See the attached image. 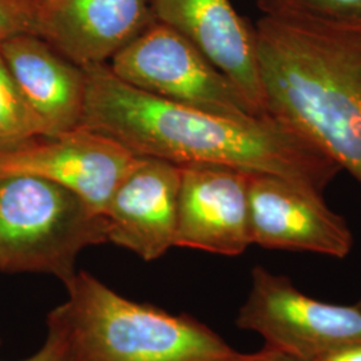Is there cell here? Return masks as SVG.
Segmentation results:
<instances>
[{
	"mask_svg": "<svg viewBox=\"0 0 361 361\" xmlns=\"http://www.w3.org/2000/svg\"><path fill=\"white\" fill-rule=\"evenodd\" d=\"M154 22L152 0H39V37L79 67L106 63Z\"/></svg>",
	"mask_w": 361,
	"mask_h": 361,
	"instance_id": "10",
	"label": "cell"
},
{
	"mask_svg": "<svg viewBox=\"0 0 361 361\" xmlns=\"http://www.w3.org/2000/svg\"><path fill=\"white\" fill-rule=\"evenodd\" d=\"M180 168L174 246L234 257L252 245L247 178L243 169L195 164Z\"/></svg>",
	"mask_w": 361,
	"mask_h": 361,
	"instance_id": "9",
	"label": "cell"
},
{
	"mask_svg": "<svg viewBox=\"0 0 361 361\" xmlns=\"http://www.w3.org/2000/svg\"><path fill=\"white\" fill-rule=\"evenodd\" d=\"M155 20L192 42L232 80L259 116H268L258 68L256 30L231 0H152Z\"/></svg>",
	"mask_w": 361,
	"mask_h": 361,
	"instance_id": "11",
	"label": "cell"
},
{
	"mask_svg": "<svg viewBox=\"0 0 361 361\" xmlns=\"http://www.w3.org/2000/svg\"><path fill=\"white\" fill-rule=\"evenodd\" d=\"M255 30L267 114L361 185V30L293 15H264Z\"/></svg>",
	"mask_w": 361,
	"mask_h": 361,
	"instance_id": "2",
	"label": "cell"
},
{
	"mask_svg": "<svg viewBox=\"0 0 361 361\" xmlns=\"http://www.w3.org/2000/svg\"><path fill=\"white\" fill-rule=\"evenodd\" d=\"M264 15H293L361 30V0H258Z\"/></svg>",
	"mask_w": 361,
	"mask_h": 361,
	"instance_id": "15",
	"label": "cell"
},
{
	"mask_svg": "<svg viewBox=\"0 0 361 361\" xmlns=\"http://www.w3.org/2000/svg\"><path fill=\"white\" fill-rule=\"evenodd\" d=\"M317 361H361V344H352L335 349Z\"/></svg>",
	"mask_w": 361,
	"mask_h": 361,
	"instance_id": "19",
	"label": "cell"
},
{
	"mask_svg": "<svg viewBox=\"0 0 361 361\" xmlns=\"http://www.w3.org/2000/svg\"><path fill=\"white\" fill-rule=\"evenodd\" d=\"M237 325L256 332L265 345L302 360L361 344V310L319 301L300 292L281 274L256 267L252 286L237 316Z\"/></svg>",
	"mask_w": 361,
	"mask_h": 361,
	"instance_id": "6",
	"label": "cell"
},
{
	"mask_svg": "<svg viewBox=\"0 0 361 361\" xmlns=\"http://www.w3.org/2000/svg\"><path fill=\"white\" fill-rule=\"evenodd\" d=\"M106 243V217L77 194L35 176H0V271L46 273L67 284L79 253Z\"/></svg>",
	"mask_w": 361,
	"mask_h": 361,
	"instance_id": "4",
	"label": "cell"
},
{
	"mask_svg": "<svg viewBox=\"0 0 361 361\" xmlns=\"http://www.w3.org/2000/svg\"><path fill=\"white\" fill-rule=\"evenodd\" d=\"M140 158L114 138L79 126L0 150V176L26 174L51 180L104 216L116 188Z\"/></svg>",
	"mask_w": 361,
	"mask_h": 361,
	"instance_id": "7",
	"label": "cell"
},
{
	"mask_svg": "<svg viewBox=\"0 0 361 361\" xmlns=\"http://www.w3.org/2000/svg\"><path fill=\"white\" fill-rule=\"evenodd\" d=\"M67 300L47 317V331L67 361H241L213 329L116 293L87 271L65 284Z\"/></svg>",
	"mask_w": 361,
	"mask_h": 361,
	"instance_id": "3",
	"label": "cell"
},
{
	"mask_svg": "<svg viewBox=\"0 0 361 361\" xmlns=\"http://www.w3.org/2000/svg\"><path fill=\"white\" fill-rule=\"evenodd\" d=\"M247 201L252 244L335 258L352 250L347 221L325 205L320 193L276 176L249 173Z\"/></svg>",
	"mask_w": 361,
	"mask_h": 361,
	"instance_id": "8",
	"label": "cell"
},
{
	"mask_svg": "<svg viewBox=\"0 0 361 361\" xmlns=\"http://www.w3.org/2000/svg\"><path fill=\"white\" fill-rule=\"evenodd\" d=\"M19 34L39 37V0H0V43Z\"/></svg>",
	"mask_w": 361,
	"mask_h": 361,
	"instance_id": "16",
	"label": "cell"
},
{
	"mask_svg": "<svg viewBox=\"0 0 361 361\" xmlns=\"http://www.w3.org/2000/svg\"><path fill=\"white\" fill-rule=\"evenodd\" d=\"M0 54L42 123L43 137L80 126L87 89L85 68L34 34H19L3 40Z\"/></svg>",
	"mask_w": 361,
	"mask_h": 361,
	"instance_id": "13",
	"label": "cell"
},
{
	"mask_svg": "<svg viewBox=\"0 0 361 361\" xmlns=\"http://www.w3.org/2000/svg\"><path fill=\"white\" fill-rule=\"evenodd\" d=\"M80 126L134 154L185 166L224 165L271 174L323 193L341 170L296 130L271 116L231 118L135 89L110 66H87Z\"/></svg>",
	"mask_w": 361,
	"mask_h": 361,
	"instance_id": "1",
	"label": "cell"
},
{
	"mask_svg": "<svg viewBox=\"0 0 361 361\" xmlns=\"http://www.w3.org/2000/svg\"><path fill=\"white\" fill-rule=\"evenodd\" d=\"M241 361H307L289 355L280 349L271 348L265 345L264 348L255 353H246L245 357Z\"/></svg>",
	"mask_w": 361,
	"mask_h": 361,
	"instance_id": "18",
	"label": "cell"
},
{
	"mask_svg": "<svg viewBox=\"0 0 361 361\" xmlns=\"http://www.w3.org/2000/svg\"><path fill=\"white\" fill-rule=\"evenodd\" d=\"M43 135L42 123L0 54V150L13 149Z\"/></svg>",
	"mask_w": 361,
	"mask_h": 361,
	"instance_id": "14",
	"label": "cell"
},
{
	"mask_svg": "<svg viewBox=\"0 0 361 361\" xmlns=\"http://www.w3.org/2000/svg\"><path fill=\"white\" fill-rule=\"evenodd\" d=\"M180 182L178 165L141 157L106 210L109 243L145 261L162 257L176 241Z\"/></svg>",
	"mask_w": 361,
	"mask_h": 361,
	"instance_id": "12",
	"label": "cell"
},
{
	"mask_svg": "<svg viewBox=\"0 0 361 361\" xmlns=\"http://www.w3.org/2000/svg\"><path fill=\"white\" fill-rule=\"evenodd\" d=\"M110 68L130 86L177 104L231 118L265 116L192 42L157 20L116 54Z\"/></svg>",
	"mask_w": 361,
	"mask_h": 361,
	"instance_id": "5",
	"label": "cell"
},
{
	"mask_svg": "<svg viewBox=\"0 0 361 361\" xmlns=\"http://www.w3.org/2000/svg\"><path fill=\"white\" fill-rule=\"evenodd\" d=\"M22 361H67V357L61 340L47 331V337L43 347L35 355Z\"/></svg>",
	"mask_w": 361,
	"mask_h": 361,
	"instance_id": "17",
	"label": "cell"
},
{
	"mask_svg": "<svg viewBox=\"0 0 361 361\" xmlns=\"http://www.w3.org/2000/svg\"><path fill=\"white\" fill-rule=\"evenodd\" d=\"M356 305H357V307H359V308H360V310H361V298H360V301H359V302H357V304H356Z\"/></svg>",
	"mask_w": 361,
	"mask_h": 361,
	"instance_id": "20",
	"label": "cell"
}]
</instances>
